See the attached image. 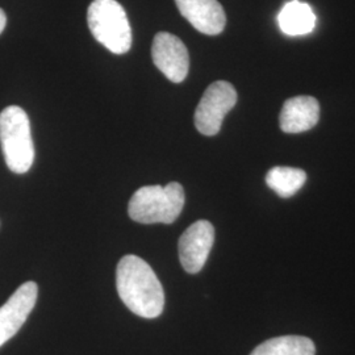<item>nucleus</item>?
Masks as SVG:
<instances>
[{"mask_svg":"<svg viewBox=\"0 0 355 355\" xmlns=\"http://www.w3.org/2000/svg\"><path fill=\"white\" fill-rule=\"evenodd\" d=\"M152 58L157 69L168 80L180 83L187 78L190 55L183 41L177 36L168 32L157 33L153 40Z\"/></svg>","mask_w":355,"mask_h":355,"instance_id":"6","label":"nucleus"},{"mask_svg":"<svg viewBox=\"0 0 355 355\" xmlns=\"http://www.w3.org/2000/svg\"><path fill=\"white\" fill-rule=\"evenodd\" d=\"M175 3L182 16L200 33L216 36L224 31L227 16L217 0H175Z\"/></svg>","mask_w":355,"mask_h":355,"instance_id":"9","label":"nucleus"},{"mask_svg":"<svg viewBox=\"0 0 355 355\" xmlns=\"http://www.w3.org/2000/svg\"><path fill=\"white\" fill-rule=\"evenodd\" d=\"M116 287L128 309L144 318H158L165 308V292L152 267L137 255H125L116 270Z\"/></svg>","mask_w":355,"mask_h":355,"instance_id":"1","label":"nucleus"},{"mask_svg":"<svg viewBox=\"0 0 355 355\" xmlns=\"http://www.w3.org/2000/svg\"><path fill=\"white\" fill-rule=\"evenodd\" d=\"M320 104L313 96H295L283 104L279 116L284 133H302L318 125Z\"/></svg>","mask_w":355,"mask_h":355,"instance_id":"10","label":"nucleus"},{"mask_svg":"<svg viewBox=\"0 0 355 355\" xmlns=\"http://www.w3.org/2000/svg\"><path fill=\"white\" fill-rule=\"evenodd\" d=\"M184 200V190L177 182L165 187L145 186L132 196L128 214L141 224H173L180 215Z\"/></svg>","mask_w":355,"mask_h":355,"instance_id":"2","label":"nucleus"},{"mask_svg":"<svg viewBox=\"0 0 355 355\" xmlns=\"http://www.w3.org/2000/svg\"><path fill=\"white\" fill-rule=\"evenodd\" d=\"M0 144L8 168L26 174L35 161V145L26 111L10 105L0 114Z\"/></svg>","mask_w":355,"mask_h":355,"instance_id":"3","label":"nucleus"},{"mask_svg":"<svg viewBox=\"0 0 355 355\" xmlns=\"http://www.w3.org/2000/svg\"><path fill=\"white\" fill-rule=\"evenodd\" d=\"M87 23L92 36L111 53L125 54L132 48L129 19L116 0H94L87 11Z\"/></svg>","mask_w":355,"mask_h":355,"instance_id":"4","label":"nucleus"},{"mask_svg":"<svg viewBox=\"0 0 355 355\" xmlns=\"http://www.w3.org/2000/svg\"><path fill=\"white\" fill-rule=\"evenodd\" d=\"M7 26V17H6V13L0 8V35L1 32L4 31V28Z\"/></svg>","mask_w":355,"mask_h":355,"instance_id":"14","label":"nucleus"},{"mask_svg":"<svg viewBox=\"0 0 355 355\" xmlns=\"http://www.w3.org/2000/svg\"><path fill=\"white\" fill-rule=\"evenodd\" d=\"M38 287L35 282L21 284L6 304L0 306V346L8 343L21 329L37 302Z\"/></svg>","mask_w":355,"mask_h":355,"instance_id":"8","label":"nucleus"},{"mask_svg":"<svg viewBox=\"0 0 355 355\" xmlns=\"http://www.w3.org/2000/svg\"><path fill=\"white\" fill-rule=\"evenodd\" d=\"M315 343L302 336H283L267 340L250 355H315Z\"/></svg>","mask_w":355,"mask_h":355,"instance_id":"12","label":"nucleus"},{"mask_svg":"<svg viewBox=\"0 0 355 355\" xmlns=\"http://www.w3.org/2000/svg\"><path fill=\"white\" fill-rule=\"evenodd\" d=\"M237 103V91L225 80L214 82L202 96L195 111V127L204 136H216L223 120Z\"/></svg>","mask_w":355,"mask_h":355,"instance_id":"5","label":"nucleus"},{"mask_svg":"<svg viewBox=\"0 0 355 355\" xmlns=\"http://www.w3.org/2000/svg\"><path fill=\"white\" fill-rule=\"evenodd\" d=\"M215 242V228L207 220L193 223L179 239V259L189 274L202 271Z\"/></svg>","mask_w":355,"mask_h":355,"instance_id":"7","label":"nucleus"},{"mask_svg":"<svg viewBox=\"0 0 355 355\" xmlns=\"http://www.w3.org/2000/svg\"><path fill=\"white\" fill-rule=\"evenodd\" d=\"M306 174L302 168L277 166L267 173V186L283 199L293 196L305 184Z\"/></svg>","mask_w":355,"mask_h":355,"instance_id":"13","label":"nucleus"},{"mask_svg":"<svg viewBox=\"0 0 355 355\" xmlns=\"http://www.w3.org/2000/svg\"><path fill=\"white\" fill-rule=\"evenodd\" d=\"M280 29L288 36H300L311 33L316 26V16L313 10L299 0L288 1L280 11Z\"/></svg>","mask_w":355,"mask_h":355,"instance_id":"11","label":"nucleus"}]
</instances>
